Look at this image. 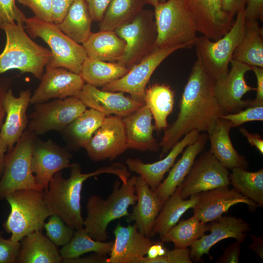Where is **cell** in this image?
<instances>
[{"label":"cell","instance_id":"obj_4","mask_svg":"<svg viewBox=\"0 0 263 263\" xmlns=\"http://www.w3.org/2000/svg\"><path fill=\"white\" fill-rule=\"evenodd\" d=\"M1 29L5 32L6 41L0 54V74L17 69L40 80L52 56L51 51L34 42L24 27L16 22L5 24Z\"/></svg>","mask_w":263,"mask_h":263},{"label":"cell","instance_id":"obj_41","mask_svg":"<svg viewBox=\"0 0 263 263\" xmlns=\"http://www.w3.org/2000/svg\"><path fill=\"white\" fill-rule=\"evenodd\" d=\"M43 228L46 230V236L57 246L67 244L73 238L75 231L56 214L49 217Z\"/></svg>","mask_w":263,"mask_h":263},{"label":"cell","instance_id":"obj_49","mask_svg":"<svg viewBox=\"0 0 263 263\" xmlns=\"http://www.w3.org/2000/svg\"><path fill=\"white\" fill-rule=\"evenodd\" d=\"M74 0H52L53 21L58 24L64 18Z\"/></svg>","mask_w":263,"mask_h":263},{"label":"cell","instance_id":"obj_9","mask_svg":"<svg viewBox=\"0 0 263 263\" xmlns=\"http://www.w3.org/2000/svg\"><path fill=\"white\" fill-rule=\"evenodd\" d=\"M37 135L25 130L5 155L4 169L0 179V200L21 189L43 190L37 184L31 167V156Z\"/></svg>","mask_w":263,"mask_h":263},{"label":"cell","instance_id":"obj_31","mask_svg":"<svg viewBox=\"0 0 263 263\" xmlns=\"http://www.w3.org/2000/svg\"><path fill=\"white\" fill-rule=\"evenodd\" d=\"M232 59L251 67L263 68V29L258 20L245 19L244 35Z\"/></svg>","mask_w":263,"mask_h":263},{"label":"cell","instance_id":"obj_28","mask_svg":"<svg viewBox=\"0 0 263 263\" xmlns=\"http://www.w3.org/2000/svg\"><path fill=\"white\" fill-rule=\"evenodd\" d=\"M231 123L219 118L207 132L210 141L209 151L227 169L240 167L246 169L248 163L234 148L229 136Z\"/></svg>","mask_w":263,"mask_h":263},{"label":"cell","instance_id":"obj_38","mask_svg":"<svg viewBox=\"0 0 263 263\" xmlns=\"http://www.w3.org/2000/svg\"><path fill=\"white\" fill-rule=\"evenodd\" d=\"M229 174L230 184L236 191L256 203L263 206V169L251 172L240 167L231 169Z\"/></svg>","mask_w":263,"mask_h":263},{"label":"cell","instance_id":"obj_44","mask_svg":"<svg viewBox=\"0 0 263 263\" xmlns=\"http://www.w3.org/2000/svg\"><path fill=\"white\" fill-rule=\"evenodd\" d=\"M190 250L188 248H174L167 251L163 256L154 258L144 257L140 263H192Z\"/></svg>","mask_w":263,"mask_h":263},{"label":"cell","instance_id":"obj_20","mask_svg":"<svg viewBox=\"0 0 263 263\" xmlns=\"http://www.w3.org/2000/svg\"><path fill=\"white\" fill-rule=\"evenodd\" d=\"M114 241L108 263H140L154 242L140 233L135 224H118L113 231Z\"/></svg>","mask_w":263,"mask_h":263},{"label":"cell","instance_id":"obj_14","mask_svg":"<svg viewBox=\"0 0 263 263\" xmlns=\"http://www.w3.org/2000/svg\"><path fill=\"white\" fill-rule=\"evenodd\" d=\"M84 148L94 161L113 160L128 149L122 117L106 116Z\"/></svg>","mask_w":263,"mask_h":263},{"label":"cell","instance_id":"obj_1","mask_svg":"<svg viewBox=\"0 0 263 263\" xmlns=\"http://www.w3.org/2000/svg\"><path fill=\"white\" fill-rule=\"evenodd\" d=\"M215 83L197 59L182 94L177 118L165 130L159 144L160 158L189 132L207 133L217 119L225 114L215 95Z\"/></svg>","mask_w":263,"mask_h":263},{"label":"cell","instance_id":"obj_33","mask_svg":"<svg viewBox=\"0 0 263 263\" xmlns=\"http://www.w3.org/2000/svg\"><path fill=\"white\" fill-rule=\"evenodd\" d=\"M198 194L183 199L181 194L180 185L175 192L163 204L156 217L151 233V237L156 234L160 236L165 234L179 221L181 216L190 208H193L197 203Z\"/></svg>","mask_w":263,"mask_h":263},{"label":"cell","instance_id":"obj_2","mask_svg":"<svg viewBox=\"0 0 263 263\" xmlns=\"http://www.w3.org/2000/svg\"><path fill=\"white\" fill-rule=\"evenodd\" d=\"M70 168L71 173L68 178H64L61 171L56 172L44 191L54 214L59 216L67 225L77 230L83 228L81 205L83 183L91 177L103 173L115 175L122 183H126L130 173L124 165L119 163L100 168L89 173H82L81 167L77 163L72 164Z\"/></svg>","mask_w":263,"mask_h":263},{"label":"cell","instance_id":"obj_23","mask_svg":"<svg viewBox=\"0 0 263 263\" xmlns=\"http://www.w3.org/2000/svg\"><path fill=\"white\" fill-rule=\"evenodd\" d=\"M32 94L30 89L22 91L15 97L10 88L3 101L6 119L0 129V136L4 145L10 150L19 141L28 126L26 113Z\"/></svg>","mask_w":263,"mask_h":263},{"label":"cell","instance_id":"obj_22","mask_svg":"<svg viewBox=\"0 0 263 263\" xmlns=\"http://www.w3.org/2000/svg\"><path fill=\"white\" fill-rule=\"evenodd\" d=\"M124 93L103 91L85 83L77 96L86 107L106 116L114 115L123 117L144 104Z\"/></svg>","mask_w":263,"mask_h":263},{"label":"cell","instance_id":"obj_24","mask_svg":"<svg viewBox=\"0 0 263 263\" xmlns=\"http://www.w3.org/2000/svg\"><path fill=\"white\" fill-rule=\"evenodd\" d=\"M199 135L200 132L196 131L189 132L172 147L164 158L152 163H145L139 159L128 158L126 160L128 169L139 174L154 191L161 183L167 172L174 165L178 156L187 146L195 142Z\"/></svg>","mask_w":263,"mask_h":263},{"label":"cell","instance_id":"obj_34","mask_svg":"<svg viewBox=\"0 0 263 263\" xmlns=\"http://www.w3.org/2000/svg\"><path fill=\"white\" fill-rule=\"evenodd\" d=\"M93 21L85 0H74L63 19L56 25L69 38L82 44L92 34Z\"/></svg>","mask_w":263,"mask_h":263},{"label":"cell","instance_id":"obj_5","mask_svg":"<svg viewBox=\"0 0 263 263\" xmlns=\"http://www.w3.org/2000/svg\"><path fill=\"white\" fill-rule=\"evenodd\" d=\"M10 212L3 224L10 239L20 242L25 236L36 231H42L45 220L54 214L44 190L21 189L7 195Z\"/></svg>","mask_w":263,"mask_h":263},{"label":"cell","instance_id":"obj_56","mask_svg":"<svg viewBox=\"0 0 263 263\" xmlns=\"http://www.w3.org/2000/svg\"><path fill=\"white\" fill-rule=\"evenodd\" d=\"M168 250L164 244V242H154L149 247L147 257L149 258H154L158 256L164 255Z\"/></svg>","mask_w":263,"mask_h":263},{"label":"cell","instance_id":"obj_52","mask_svg":"<svg viewBox=\"0 0 263 263\" xmlns=\"http://www.w3.org/2000/svg\"><path fill=\"white\" fill-rule=\"evenodd\" d=\"M246 0H222V6L224 12L230 18L241 10L245 8Z\"/></svg>","mask_w":263,"mask_h":263},{"label":"cell","instance_id":"obj_53","mask_svg":"<svg viewBox=\"0 0 263 263\" xmlns=\"http://www.w3.org/2000/svg\"><path fill=\"white\" fill-rule=\"evenodd\" d=\"M106 255H101L95 253L84 257H79L71 259H63L64 263H108Z\"/></svg>","mask_w":263,"mask_h":263},{"label":"cell","instance_id":"obj_43","mask_svg":"<svg viewBox=\"0 0 263 263\" xmlns=\"http://www.w3.org/2000/svg\"><path fill=\"white\" fill-rule=\"evenodd\" d=\"M16 0H0V29L5 24L16 22L24 27L27 18L16 4Z\"/></svg>","mask_w":263,"mask_h":263},{"label":"cell","instance_id":"obj_17","mask_svg":"<svg viewBox=\"0 0 263 263\" xmlns=\"http://www.w3.org/2000/svg\"><path fill=\"white\" fill-rule=\"evenodd\" d=\"M72 154L51 139L43 141L36 138L32 152L31 167L38 186L44 190L55 173L70 168Z\"/></svg>","mask_w":263,"mask_h":263},{"label":"cell","instance_id":"obj_7","mask_svg":"<svg viewBox=\"0 0 263 263\" xmlns=\"http://www.w3.org/2000/svg\"><path fill=\"white\" fill-rule=\"evenodd\" d=\"M244 9L239 11L232 26L222 37L212 40L203 36L197 37L195 47L197 60L206 72L215 81L222 79L228 73V65L234 51L244 33Z\"/></svg>","mask_w":263,"mask_h":263},{"label":"cell","instance_id":"obj_8","mask_svg":"<svg viewBox=\"0 0 263 263\" xmlns=\"http://www.w3.org/2000/svg\"><path fill=\"white\" fill-rule=\"evenodd\" d=\"M155 48L194 46L197 29L194 19L179 0H167L154 7Z\"/></svg>","mask_w":263,"mask_h":263},{"label":"cell","instance_id":"obj_21","mask_svg":"<svg viewBox=\"0 0 263 263\" xmlns=\"http://www.w3.org/2000/svg\"><path fill=\"white\" fill-rule=\"evenodd\" d=\"M198 199L193 208V215L201 221L207 223L221 216L233 206L240 203L250 208L258 206L228 186L221 187L197 194Z\"/></svg>","mask_w":263,"mask_h":263},{"label":"cell","instance_id":"obj_60","mask_svg":"<svg viewBox=\"0 0 263 263\" xmlns=\"http://www.w3.org/2000/svg\"><path fill=\"white\" fill-rule=\"evenodd\" d=\"M167 0H160V2H164L165 1H166Z\"/></svg>","mask_w":263,"mask_h":263},{"label":"cell","instance_id":"obj_55","mask_svg":"<svg viewBox=\"0 0 263 263\" xmlns=\"http://www.w3.org/2000/svg\"><path fill=\"white\" fill-rule=\"evenodd\" d=\"M239 131L246 138L249 144L252 146L256 147L260 152L263 154V139L261 136L258 134L250 133L244 127H241Z\"/></svg>","mask_w":263,"mask_h":263},{"label":"cell","instance_id":"obj_59","mask_svg":"<svg viewBox=\"0 0 263 263\" xmlns=\"http://www.w3.org/2000/svg\"><path fill=\"white\" fill-rule=\"evenodd\" d=\"M160 0H146L147 3L153 6L154 7L156 6L159 2Z\"/></svg>","mask_w":263,"mask_h":263},{"label":"cell","instance_id":"obj_46","mask_svg":"<svg viewBox=\"0 0 263 263\" xmlns=\"http://www.w3.org/2000/svg\"><path fill=\"white\" fill-rule=\"evenodd\" d=\"M0 231V263H16L19 256L21 243L4 238Z\"/></svg>","mask_w":263,"mask_h":263},{"label":"cell","instance_id":"obj_18","mask_svg":"<svg viewBox=\"0 0 263 263\" xmlns=\"http://www.w3.org/2000/svg\"><path fill=\"white\" fill-rule=\"evenodd\" d=\"M45 68L39 85L31 95V104L46 102L52 98L77 96L85 83L80 74L65 68Z\"/></svg>","mask_w":263,"mask_h":263},{"label":"cell","instance_id":"obj_25","mask_svg":"<svg viewBox=\"0 0 263 263\" xmlns=\"http://www.w3.org/2000/svg\"><path fill=\"white\" fill-rule=\"evenodd\" d=\"M152 116L144 104L137 110L122 117L128 149L156 152L159 145L153 137L155 126Z\"/></svg>","mask_w":263,"mask_h":263},{"label":"cell","instance_id":"obj_40","mask_svg":"<svg viewBox=\"0 0 263 263\" xmlns=\"http://www.w3.org/2000/svg\"><path fill=\"white\" fill-rule=\"evenodd\" d=\"M113 242H101L90 237L84 228L75 230L71 241L63 246L59 252L63 259H71L80 257L84 254L93 252L101 255L110 253Z\"/></svg>","mask_w":263,"mask_h":263},{"label":"cell","instance_id":"obj_11","mask_svg":"<svg viewBox=\"0 0 263 263\" xmlns=\"http://www.w3.org/2000/svg\"><path fill=\"white\" fill-rule=\"evenodd\" d=\"M86 108L77 96L35 104L29 116L27 130L36 135L52 130L61 132Z\"/></svg>","mask_w":263,"mask_h":263},{"label":"cell","instance_id":"obj_16","mask_svg":"<svg viewBox=\"0 0 263 263\" xmlns=\"http://www.w3.org/2000/svg\"><path fill=\"white\" fill-rule=\"evenodd\" d=\"M192 17L198 32L212 40L222 37L234 20L223 10L222 0H179Z\"/></svg>","mask_w":263,"mask_h":263},{"label":"cell","instance_id":"obj_58","mask_svg":"<svg viewBox=\"0 0 263 263\" xmlns=\"http://www.w3.org/2000/svg\"><path fill=\"white\" fill-rule=\"evenodd\" d=\"M7 150L8 148L3 144L0 136V179L4 171L6 155L5 153Z\"/></svg>","mask_w":263,"mask_h":263},{"label":"cell","instance_id":"obj_30","mask_svg":"<svg viewBox=\"0 0 263 263\" xmlns=\"http://www.w3.org/2000/svg\"><path fill=\"white\" fill-rule=\"evenodd\" d=\"M82 45L89 58L117 62L124 55L126 44L114 31H99L92 33Z\"/></svg>","mask_w":263,"mask_h":263},{"label":"cell","instance_id":"obj_54","mask_svg":"<svg viewBox=\"0 0 263 263\" xmlns=\"http://www.w3.org/2000/svg\"><path fill=\"white\" fill-rule=\"evenodd\" d=\"M12 82L9 78L0 77V129L3 124L5 112L3 105V101L7 91L10 89Z\"/></svg>","mask_w":263,"mask_h":263},{"label":"cell","instance_id":"obj_35","mask_svg":"<svg viewBox=\"0 0 263 263\" xmlns=\"http://www.w3.org/2000/svg\"><path fill=\"white\" fill-rule=\"evenodd\" d=\"M144 104L150 110L158 131L168 128L167 119L174 104V93L169 86L155 83L146 88Z\"/></svg>","mask_w":263,"mask_h":263},{"label":"cell","instance_id":"obj_15","mask_svg":"<svg viewBox=\"0 0 263 263\" xmlns=\"http://www.w3.org/2000/svg\"><path fill=\"white\" fill-rule=\"evenodd\" d=\"M231 69L226 76L215 81L214 94L225 114L235 113L251 107V100H244L243 96L248 92L256 90L245 80L246 73L251 67L240 61L232 59Z\"/></svg>","mask_w":263,"mask_h":263},{"label":"cell","instance_id":"obj_29","mask_svg":"<svg viewBox=\"0 0 263 263\" xmlns=\"http://www.w3.org/2000/svg\"><path fill=\"white\" fill-rule=\"evenodd\" d=\"M18 263H60L61 257L57 246L42 231H36L21 240Z\"/></svg>","mask_w":263,"mask_h":263},{"label":"cell","instance_id":"obj_37","mask_svg":"<svg viewBox=\"0 0 263 263\" xmlns=\"http://www.w3.org/2000/svg\"><path fill=\"white\" fill-rule=\"evenodd\" d=\"M129 71V69L117 62L87 57L82 64L80 75L85 83L103 87L122 77Z\"/></svg>","mask_w":263,"mask_h":263},{"label":"cell","instance_id":"obj_42","mask_svg":"<svg viewBox=\"0 0 263 263\" xmlns=\"http://www.w3.org/2000/svg\"><path fill=\"white\" fill-rule=\"evenodd\" d=\"M220 118L229 121L232 128L247 122L263 121V105L247 107L235 113L222 115Z\"/></svg>","mask_w":263,"mask_h":263},{"label":"cell","instance_id":"obj_26","mask_svg":"<svg viewBox=\"0 0 263 263\" xmlns=\"http://www.w3.org/2000/svg\"><path fill=\"white\" fill-rule=\"evenodd\" d=\"M137 199L132 211L127 216L128 222H135L139 231L148 237H151L155 220L163 204L149 185L139 176L135 184Z\"/></svg>","mask_w":263,"mask_h":263},{"label":"cell","instance_id":"obj_51","mask_svg":"<svg viewBox=\"0 0 263 263\" xmlns=\"http://www.w3.org/2000/svg\"><path fill=\"white\" fill-rule=\"evenodd\" d=\"M251 71L255 75L257 80L256 95L251 100V107L263 105V68L252 66Z\"/></svg>","mask_w":263,"mask_h":263},{"label":"cell","instance_id":"obj_36","mask_svg":"<svg viewBox=\"0 0 263 263\" xmlns=\"http://www.w3.org/2000/svg\"><path fill=\"white\" fill-rule=\"evenodd\" d=\"M146 0H110L102 19L99 31H114L131 22L144 9Z\"/></svg>","mask_w":263,"mask_h":263},{"label":"cell","instance_id":"obj_27","mask_svg":"<svg viewBox=\"0 0 263 263\" xmlns=\"http://www.w3.org/2000/svg\"><path fill=\"white\" fill-rule=\"evenodd\" d=\"M208 139L207 132L200 133L195 142L185 148L181 157L172 166L167 178L154 190L162 204L182 184L196 157L204 149Z\"/></svg>","mask_w":263,"mask_h":263},{"label":"cell","instance_id":"obj_47","mask_svg":"<svg viewBox=\"0 0 263 263\" xmlns=\"http://www.w3.org/2000/svg\"><path fill=\"white\" fill-rule=\"evenodd\" d=\"M242 243L236 242L227 247L223 254L217 260V263H238L241 249Z\"/></svg>","mask_w":263,"mask_h":263},{"label":"cell","instance_id":"obj_12","mask_svg":"<svg viewBox=\"0 0 263 263\" xmlns=\"http://www.w3.org/2000/svg\"><path fill=\"white\" fill-rule=\"evenodd\" d=\"M181 49L177 46L155 48L124 76L102 87V90L128 93L134 99L144 103L146 86L155 70L168 56Z\"/></svg>","mask_w":263,"mask_h":263},{"label":"cell","instance_id":"obj_3","mask_svg":"<svg viewBox=\"0 0 263 263\" xmlns=\"http://www.w3.org/2000/svg\"><path fill=\"white\" fill-rule=\"evenodd\" d=\"M136 178L137 176H133L122 185L119 180H116L113 191L107 199L96 195L89 197L83 228L90 237L105 241L108 238L107 229L109 224L130 214L129 208L136 204L137 199L135 189Z\"/></svg>","mask_w":263,"mask_h":263},{"label":"cell","instance_id":"obj_32","mask_svg":"<svg viewBox=\"0 0 263 263\" xmlns=\"http://www.w3.org/2000/svg\"><path fill=\"white\" fill-rule=\"evenodd\" d=\"M105 117L95 110L86 109L61 132L68 148L73 150L84 148Z\"/></svg>","mask_w":263,"mask_h":263},{"label":"cell","instance_id":"obj_48","mask_svg":"<svg viewBox=\"0 0 263 263\" xmlns=\"http://www.w3.org/2000/svg\"><path fill=\"white\" fill-rule=\"evenodd\" d=\"M245 19L263 20V0H246Z\"/></svg>","mask_w":263,"mask_h":263},{"label":"cell","instance_id":"obj_45","mask_svg":"<svg viewBox=\"0 0 263 263\" xmlns=\"http://www.w3.org/2000/svg\"><path fill=\"white\" fill-rule=\"evenodd\" d=\"M23 6L28 7L35 17L50 22L53 21L52 0H16Z\"/></svg>","mask_w":263,"mask_h":263},{"label":"cell","instance_id":"obj_57","mask_svg":"<svg viewBox=\"0 0 263 263\" xmlns=\"http://www.w3.org/2000/svg\"><path fill=\"white\" fill-rule=\"evenodd\" d=\"M253 243L249 245V248L253 250L260 258L263 259V239L251 234Z\"/></svg>","mask_w":263,"mask_h":263},{"label":"cell","instance_id":"obj_50","mask_svg":"<svg viewBox=\"0 0 263 263\" xmlns=\"http://www.w3.org/2000/svg\"><path fill=\"white\" fill-rule=\"evenodd\" d=\"M93 20L100 21L110 0H85Z\"/></svg>","mask_w":263,"mask_h":263},{"label":"cell","instance_id":"obj_6","mask_svg":"<svg viewBox=\"0 0 263 263\" xmlns=\"http://www.w3.org/2000/svg\"><path fill=\"white\" fill-rule=\"evenodd\" d=\"M24 28L31 37L41 38L50 47L52 56L45 67H62L80 74L88 57L82 44L65 35L54 23L35 16L26 19Z\"/></svg>","mask_w":263,"mask_h":263},{"label":"cell","instance_id":"obj_39","mask_svg":"<svg viewBox=\"0 0 263 263\" xmlns=\"http://www.w3.org/2000/svg\"><path fill=\"white\" fill-rule=\"evenodd\" d=\"M207 223L193 216L182 220L172 227L165 234L160 236L163 242H172L175 248L190 247L197 240L208 231Z\"/></svg>","mask_w":263,"mask_h":263},{"label":"cell","instance_id":"obj_10","mask_svg":"<svg viewBox=\"0 0 263 263\" xmlns=\"http://www.w3.org/2000/svg\"><path fill=\"white\" fill-rule=\"evenodd\" d=\"M114 32L126 44L124 55L117 63L129 69L155 48L156 27L154 13L150 10L143 9L132 20Z\"/></svg>","mask_w":263,"mask_h":263},{"label":"cell","instance_id":"obj_19","mask_svg":"<svg viewBox=\"0 0 263 263\" xmlns=\"http://www.w3.org/2000/svg\"><path fill=\"white\" fill-rule=\"evenodd\" d=\"M208 226L210 233L204 234L190 247V258L194 262L200 261L213 246L224 239L234 238L244 242L250 229V224L242 218L228 216H222L210 222Z\"/></svg>","mask_w":263,"mask_h":263},{"label":"cell","instance_id":"obj_13","mask_svg":"<svg viewBox=\"0 0 263 263\" xmlns=\"http://www.w3.org/2000/svg\"><path fill=\"white\" fill-rule=\"evenodd\" d=\"M227 169L208 150L194 161L180 185L183 199L193 195L230 184Z\"/></svg>","mask_w":263,"mask_h":263}]
</instances>
